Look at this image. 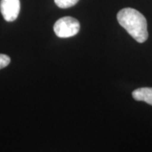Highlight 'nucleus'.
<instances>
[{
  "instance_id": "423d86ee",
  "label": "nucleus",
  "mask_w": 152,
  "mask_h": 152,
  "mask_svg": "<svg viewBox=\"0 0 152 152\" xmlns=\"http://www.w3.org/2000/svg\"><path fill=\"white\" fill-rule=\"evenodd\" d=\"M10 63V58L5 54H1L0 53V69L5 68Z\"/></svg>"
},
{
  "instance_id": "f257e3e1",
  "label": "nucleus",
  "mask_w": 152,
  "mask_h": 152,
  "mask_svg": "<svg viewBox=\"0 0 152 152\" xmlns=\"http://www.w3.org/2000/svg\"><path fill=\"white\" fill-rule=\"evenodd\" d=\"M117 19L120 26L136 42L143 43L148 39L147 20L140 12L132 8H125L118 13Z\"/></svg>"
},
{
  "instance_id": "7ed1b4c3",
  "label": "nucleus",
  "mask_w": 152,
  "mask_h": 152,
  "mask_svg": "<svg viewBox=\"0 0 152 152\" xmlns=\"http://www.w3.org/2000/svg\"><path fill=\"white\" fill-rule=\"evenodd\" d=\"M20 0H1L0 11L6 21H15L20 14Z\"/></svg>"
},
{
  "instance_id": "39448f33",
  "label": "nucleus",
  "mask_w": 152,
  "mask_h": 152,
  "mask_svg": "<svg viewBox=\"0 0 152 152\" xmlns=\"http://www.w3.org/2000/svg\"><path fill=\"white\" fill-rule=\"evenodd\" d=\"M54 2L56 5L61 9H68L75 5L79 0H54Z\"/></svg>"
},
{
  "instance_id": "20e7f679",
  "label": "nucleus",
  "mask_w": 152,
  "mask_h": 152,
  "mask_svg": "<svg viewBox=\"0 0 152 152\" xmlns=\"http://www.w3.org/2000/svg\"><path fill=\"white\" fill-rule=\"evenodd\" d=\"M133 98L139 102H145L152 106V88L143 87L134 90L132 92Z\"/></svg>"
},
{
  "instance_id": "f03ea898",
  "label": "nucleus",
  "mask_w": 152,
  "mask_h": 152,
  "mask_svg": "<svg viewBox=\"0 0 152 152\" xmlns=\"http://www.w3.org/2000/svg\"><path fill=\"white\" fill-rule=\"evenodd\" d=\"M80 25L76 19L70 16L63 17L55 23L53 30L57 37L68 38L75 36L80 31Z\"/></svg>"
}]
</instances>
